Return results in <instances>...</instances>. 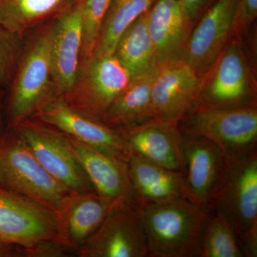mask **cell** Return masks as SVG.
<instances>
[{"label": "cell", "instance_id": "6da1fadb", "mask_svg": "<svg viewBox=\"0 0 257 257\" xmlns=\"http://www.w3.org/2000/svg\"><path fill=\"white\" fill-rule=\"evenodd\" d=\"M140 210L149 256L202 257L203 235L212 209L181 198Z\"/></svg>", "mask_w": 257, "mask_h": 257}, {"label": "cell", "instance_id": "7a4b0ae2", "mask_svg": "<svg viewBox=\"0 0 257 257\" xmlns=\"http://www.w3.org/2000/svg\"><path fill=\"white\" fill-rule=\"evenodd\" d=\"M211 209L229 221L245 256H257L256 150L228 157Z\"/></svg>", "mask_w": 257, "mask_h": 257}, {"label": "cell", "instance_id": "3957f363", "mask_svg": "<svg viewBox=\"0 0 257 257\" xmlns=\"http://www.w3.org/2000/svg\"><path fill=\"white\" fill-rule=\"evenodd\" d=\"M54 21L37 32L19 57L10 84L8 112L11 125L28 119L54 97L52 92H55V89L50 55Z\"/></svg>", "mask_w": 257, "mask_h": 257}, {"label": "cell", "instance_id": "277c9868", "mask_svg": "<svg viewBox=\"0 0 257 257\" xmlns=\"http://www.w3.org/2000/svg\"><path fill=\"white\" fill-rule=\"evenodd\" d=\"M178 125L182 133L216 143L228 157L256 150L257 110L253 106L224 108L195 104Z\"/></svg>", "mask_w": 257, "mask_h": 257}, {"label": "cell", "instance_id": "5b68a950", "mask_svg": "<svg viewBox=\"0 0 257 257\" xmlns=\"http://www.w3.org/2000/svg\"><path fill=\"white\" fill-rule=\"evenodd\" d=\"M0 174L3 188L31 198L54 211L62 212L70 191L37 160L15 135L0 138Z\"/></svg>", "mask_w": 257, "mask_h": 257}, {"label": "cell", "instance_id": "8992f818", "mask_svg": "<svg viewBox=\"0 0 257 257\" xmlns=\"http://www.w3.org/2000/svg\"><path fill=\"white\" fill-rule=\"evenodd\" d=\"M131 79V74L116 56L92 57L79 70L72 89L61 97L84 114L101 117Z\"/></svg>", "mask_w": 257, "mask_h": 257}, {"label": "cell", "instance_id": "52a82bcc", "mask_svg": "<svg viewBox=\"0 0 257 257\" xmlns=\"http://www.w3.org/2000/svg\"><path fill=\"white\" fill-rule=\"evenodd\" d=\"M12 126L15 135L28 147L40 165L66 188L74 192L91 188L69 139L28 119Z\"/></svg>", "mask_w": 257, "mask_h": 257}, {"label": "cell", "instance_id": "ba28073f", "mask_svg": "<svg viewBox=\"0 0 257 257\" xmlns=\"http://www.w3.org/2000/svg\"><path fill=\"white\" fill-rule=\"evenodd\" d=\"M59 231L55 211L30 197L0 188V244L32 246Z\"/></svg>", "mask_w": 257, "mask_h": 257}, {"label": "cell", "instance_id": "9c48e42d", "mask_svg": "<svg viewBox=\"0 0 257 257\" xmlns=\"http://www.w3.org/2000/svg\"><path fill=\"white\" fill-rule=\"evenodd\" d=\"M84 253L94 257L149 256L140 207L118 201L86 241Z\"/></svg>", "mask_w": 257, "mask_h": 257}, {"label": "cell", "instance_id": "30bf717a", "mask_svg": "<svg viewBox=\"0 0 257 257\" xmlns=\"http://www.w3.org/2000/svg\"><path fill=\"white\" fill-rule=\"evenodd\" d=\"M184 195L199 207L211 209L226 170L227 156L211 140L182 133Z\"/></svg>", "mask_w": 257, "mask_h": 257}, {"label": "cell", "instance_id": "8fae6325", "mask_svg": "<svg viewBox=\"0 0 257 257\" xmlns=\"http://www.w3.org/2000/svg\"><path fill=\"white\" fill-rule=\"evenodd\" d=\"M35 114L44 123L76 141L120 160H128L130 151L121 133L69 106L61 96L52 97Z\"/></svg>", "mask_w": 257, "mask_h": 257}, {"label": "cell", "instance_id": "7c38bea8", "mask_svg": "<svg viewBox=\"0 0 257 257\" xmlns=\"http://www.w3.org/2000/svg\"><path fill=\"white\" fill-rule=\"evenodd\" d=\"M200 88L197 71L185 59L157 66L152 89L154 119L178 123L197 102Z\"/></svg>", "mask_w": 257, "mask_h": 257}, {"label": "cell", "instance_id": "4fadbf2b", "mask_svg": "<svg viewBox=\"0 0 257 257\" xmlns=\"http://www.w3.org/2000/svg\"><path fill=\"white\" fill-rule=\"evenodd\" d=\"M85 0H77L54 21L51 62L56 95L64 96L78 77L83 42V10Z\"/></svg>", "mask_w": 257, "mask_h": 257}, {"label": "cell", "instance_id": "5bb4252c", "mask_svg": "<svg viewBox=\"0 0 257 257\" xmlns=\"http://www.w3.org/2000/svg\"><path fill=\"white\" fill-rule=\"evenodd\" d=\"M119 133L130 154L169 170L183 172L182 133L178 123L152 119Z\"/></svg>", "mask_w": 257, "mask_h": 257}, {"label": "cell", "instance_id": "9a60e30c", "mask_svg": "<svg viewBox=\"0 0 257 257\" xmlns=\"http://www.w3.org/2000/svg\"><path fill=\"white\" fill-rule=\"evenodd\" d=\"M68 139L74 155L96 194L111 202L122 201L138 207L126 161Z\"/></svg>", "mask_w": 257, "mask_h": 257}, {"label": "cell", "instance_id": "2e32d148", "mask_svg": "<svg viewBox=\"0 0 257 257\" xmlns=\"http://www.w3.org/2000/svg\"><path fill=\"white\" fill-rule=\"evenodd\" d=\"M236 0H217L193 32L185 60L200 72L217 58L234 27Z\"/></svg>", "mask_w": 257, "mask_h": 257}, {"label": "cell", "instance_id": "e0dca14e", "mask_svg": "<svg viewBox=\"0 0 257 257\" xmlns=\"http://www.w3.org/2000/svg\"><path fill=\"white\" fill-rule=\"evenodd\" d=\"M190 21L180 0H155L148 10V27L155 65L180 58Z\"/></svg>", "mask_w": 257, "mask_h": 257}, {"label": "cell", "instance_id": "ac0fdd59", "mask_svg": "<svg viewBox=\"0 0 257 257\" xmlns=\"http://www.w3.org/2000/svg\"><path fill=\"white\" fill-rule=\"evenodd\" d=\"M128 175L140 208L185 198L182 172L130 154Z\"/></svg>", "mask_w": 257, "mask_h": 257}, {"label": "cell", "instance_id": "d6986e66", "mask_svg": "<svg viewBox=\"0 0 257 257\" xmlns=\"http://www.w3.org/2000/svg\"><path fill=\"white\" fill-rule=\"evenodd\" d=\"M156 70L155 66L145 73L133 77L101 116L103 122L123 130L154 119L152 89Z\"/></svg>", "mask_w": 257, "mask_h": 257}, {"label": "cell", "instance_id": "ffe728a7", "mask_svg": "<svg viewBox=\"0 0 257 257\" xmlns=\"http://www.w3.org/2000/svg\"><path fill=\"white\" fill-rule=\"evenodd\" d=\"M247 95L246 68L237 47H229L216 68L205 99L198 104L216 107H239Z\"/></svg>", "mask_w": 257, "mask_h": 257}, {"label": "cell", "instance_id": "44dd1931", "mask_svg": "<svg viewBox=\"0 0 257 257\" xmlns=\"http://www.w3.org/2000/svg\"><path fill=\"white\" fill-rule=\"evenodd\" d=\"M77 0H0V25L23 38L27 32L58 18Z\"/></svg>", "mask_w": 257, "mask_h": 257}, {"label": "cell", "instance_id": "7402d4cb", "mask_svg": "<svg viewBox=\"0 0 257 257\" xmlns=\"http://www.w3.org/2000/svg\"><path fill=\"white\" fill-rule=\"evenodd\" d=\"M155 0H111L96 38L92 57L114 55L121 35Z\"/></svg>", "mask_w": 257, "mask_h": 257}, {"label": "cell", "instance_id": "603a6c76", "mask_svg": "<svg viewBox=\"0 0 257 257\" xmlns=\"http://www.w3.org/2000/svg\"><path fill=\"white\" fill-rule=\"evenodd\" d=\"M114 55L128 69L132 78L155 67L153 44L149 31L148 10L121 35Z\"/></svg>", "mask_w": 257, "mask_h": 257}, {"label": "cell", "instance_id": "cb8c5ba5", "mask_svg": "<svg viewBox=\"0 0 257 257\" xmlns=\"http://www.w3.org/2000/svg\"><path fill=\"white\" fill-rule=\"evenodd\" d=\"M114 202L96 193L74 199L71 204L69 200L64 210H67L66 232L69 241L75 244L85 243L100 226Z\"/></svg>", "mask_w": 257, "mask_h": 257}, {"label": "cell", "instance_id": "d4e9b609", "mask_svg": "<svg viewBox=\"0 0 257 257\" xmlns=\"http://www.w3.org/2000/svg\"><path fill=\"white\" fill-rule=\"evenodd\" d=\"M232 226L225 217L211 210L202 243V257H243Z\"/></svg>", "mask_w": 257, "mask_h": 257}, {"label": "cell", "instance_id": "484cf974", "mask_svg": "<svg viewBox=\"0 0 257 257\" xmlns=\"http://www.w3.org/2000/svg\"><path fill=\"white\" fill-rule=\"evenodd\" d=\"M111 0H85L83 10V42L80 68L92 59L101 23Z\"/></svg>", "mask_w": 257, "mask_h": 257}, {"label": "cell", "instance_id": "4316f807", "mask_svg": "<svg viewBox=\"0 0 257 257\" xmlns=\"http://www.w3.org/2000/svg\"><path fill=\"white\" fill-rule=\"evenodd\" d=\"M22 38L0 25V85H10L21 53Z\"/></svg>", "mask_w": 257, "mask_h": 257}, {"label": "cell", "instance_id": "83f0119b", "mask_svg": "<svg viewBox=\"0 0 257 257\" xmlns=\"http://www.w3.org/2000/svg\"><path fill=\"white\" fill-rule=\"evenodd\" d=\"M257 16V0H236L233 30L241 31L248 28Z\"/></svg>", "mask_w": 257, "mask_h": 257}, {"label": "cell", "instance_id": "f1b7e54d", "mask_svg": "<svg viewBox=\"0 0 257 257\" xmlns=\"http://www.w3.org/2000/svg\"><path fill=\"white\" fill-rule=\"evenodd\" d=\"M207 0H180L189 20L195 18L200 13Z\"/></svg>", "mask_w": 257, "mask_h": 257}, {"label": "cell", "instance_id": "f546056e", "mask_svg": "<svg viewBox=\"0 0 257 257\" xmlns=\"http://www.w3.org/2000/svg\"><path fill=\"white\" fill-rule=\"evenodd\" d=\"M8 246H10V245L0 244V256H5V255L8 254L7 248H8Z\"/></svg>", "mask_w": 257, "mask_h": 257}, {"label": "cell", "instance_id": "4dcf8cb0", "mask_svg": "<svg viewBox=\"0 0 257 257\" xmlns=\"http://www.w3.org/2000/svg\"><path fill=\"white\" fill-rule=\"evenodd\" d=\"M0 188H3V185H2V179H1V174H0Z\"/></svg>", "mask_w": 257, "mask_h": 257}, {"label": "cell", "instance_id": "1f68e13d", "mask_svg": "<svg viewBox=\"0 0 257 257\" xmlns=\"http://www.w3.org/2000/svg\"><path fill=\"white\" fill-rule=\"evenodd\" d=\"M0 138H1V136H0Z\"/></svg>", "mask_w": 257, "mask_h": 257}]
</instances>
